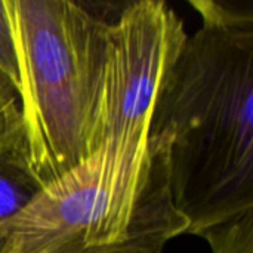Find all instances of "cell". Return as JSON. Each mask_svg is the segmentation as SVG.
Segmentation results:
<instances>
[{
  "label": "cell",
  "instance_id": "8992f818",
  "mask_svg": "<svg viewBox=\"0 0 253 253\" xmlns=\"http://www.w3.org/2000/svg\"><path fill=\"white\" fill-rule=\"evenodd\" d=\"M212 253H253V212L202 236Z\"/></svg>",
  "mask_w": 253,
  "mask_h": 253
},
{
  "label": "cell",
  "instance_id": "3957f363",
  "mask_svg": "<svg viewBox=\"0 0 253 253\" xmlns=\"http://www.w3.org/2000/svg\"><path fill=\"white\" fill-rule=\"evenodd\" d=\"M187 37L166 1L123 4L111 25L92 153L105 147L126 157L150 154L154 101Z\"/></svg>",
  "mask_w": 253,
  "mask_h": 253
},
{
  "label": "cell",
  "instance_id": "6da1fadb",
  "mask_svg": "<svg viewBox=\"0 0 253 253\" xmlns=\"http://www.w3.org/2000/svg\"><path fill=\"white\" fill-rule=\"evenodd\" d=\"M188 34L156 96L150 135H168L169 185L187 234L253 212V9L191 0Z\"/></svg>",
  "mask_w": 253,
  "mask_h": 253
},
{
  "label": "cell",
  "instance_id": "7a4b0ae2",
  "mask_svg": "<svg viewBox=\"0 0 253 253\" xmlns=\"http://www.w3.org/2000/svg\"><path fill=\"white\" fill-rule=\"evenodd\" d=\"M19 73L25 159L40 187L93 151L116 16L101 3L3 0Z\"/></svg>",
  "mask_w": 253,
  "mask_h": 253
},
{
  "label": "cell",
  "instance_id": "5b68a950",
  "mask_svg": "<svg viewBox=\"0 0 253 253\" xmlns=\"http://www.w3.org/2000/svg\"><path fill=\"white\" fill-rule=\"evenodd\" d=\"M25 156V127L16 89L0 71V159Z\"/></svg>",
  "mask_w": 253,
  "mask_h": 253
},
{
  "label": "cell",
  "instance_id": "277c9868",
  "mask_svg": "<svg viewBox=\"0 0 253 253\" xmlns=\"http://www.w3.org/2000/svg\"><path fill=\"white\" fill-rule=\"evenodd\" d=\"M40 188L24 154L0 159V224L18 215Z\"/></svg>",
  "mask_w": 253,
  "mask_h": 253
},
{
  "label": "cell",
  "instance_id": "ba28073f",
  "mask_svg": "<svg viewBox=\"0 0 253 253\" xmlns=\"http://www.w3.org/2000/svg\"><path fill=\"white\" fill-rule=\"evenodd\" d=\"M1 243H3V225L0 224V248H1Z\"/></svg>",
  "mask_w": 253,
  "mask_h": 253
},
{
  "label": "cell",
  "instance_id": "52a82bcc",
  "mask_svg": "<svg viewBox=\"0 0 253 253\" xmlns=\"http://www.w3.org/2000/svg\"><path fill=\"white\" fill-rule=\"evenodd\" d=\"M0 71L18 92L19 73L16 64V53H15V44H13L9 19L3 6V0H0Z\"/></svg>",
  "mask_w": 253,
  "mask_h": 253
}]
</instances>
